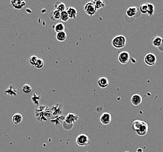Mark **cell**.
<instances>
[{"label":"cell","mask_w":163,"mask_h":152,"mask_svg":"<svg viewBox=\"0 0 163 152\" xmlns=\"http://www.w3.org/2000/svg\"><path fill=\"white\" fill-rule=\"evenodd\" d=\"M132 128L135 130L136 133L140 136H145L148 130V127L147 124L140 120H136L132 123Z\"/></svg>","instance_id":"cell-1"},{"label":"cell","mask_w":163,"mask_h":152,"mask_svg":"<svg viewBox=\"0 0 163 152\" xmlns=\"http://www.w3.org/2000/svg\"><path fill=\"white\" fill-rule=\"evenodd\" d=\"M126 44V38L123 35H117L112 41V46L116 49H122Z\"/></svg>","instance_id":"cell-2"},{"label":"cell","mask_w":163,"mask_h":152,"mask_svg":"<svg viewBox=\"0 0 163 152\" xmlns=\"http://www.w3.org/2000/svg\"><path fill=\"white\" fill-rule=\"evenodd\" d=\"M84 11L85 13L89 16L95 15L98 11L93 1H89L84 5Z\"/></svg>","instance_id":"cell-3"},{"label":"cell","mask_w":163,"mask_h":152,"mask_svg":"<svg viewBox=\"0 0 163 152\" xmlns=\"http://www.w3.org/2000/svg\"><path fill=\"white\" fill-rule=\"evenodd\" d=\"M76 142L78 146L81 147H84L90 144V140L87 135L82 133L77 136Z\"/></svg>","instance_id":"cell-4"},{"label":"cell","mask_w":163,"mask_h":152,"mask_svg":"<svg viewBox=\"0 0 163 152\" xmlns=\"http://www.w3.org/2000/svg\"><path fill=\"white\" fill-rule=\"evenodd\" d=\"M145 63L148 66H153L157 62V56L152 53H147L144 59Z\"/></svg>","instance_id":"cell-5"},{"label":"cell","mask_w":163,"mask_h":152,"mask_svg":"<svg viewBox=\"0 0 163 152\" xmlns=\"http://www.w3.org/2000/svg\"><path fill=\"white\" fill-rule=\"evenodd\" d=\"M130 56L128 52L123 51L118 55V61L122 65H126L130 61Z\"/></svg>","instance_id":"cell-6"},{"label":"cell","mask_w":163,"mask_h":152,"mask_svg":"<svg viewBox=\"0 0 163 152\" xmlns=\"http://www.w3.org/2000/svg\"><path fill=\"white\" fill-rule=\"evenodd\" d=\"M79 119V116L74 113H69L65 117V122L68 124H73Z\"/></svg>","instance_id":"cell-7"},{"label":"cell","mask_w":163,"mask_h":152,"mask_svg":"<svg viewBox=\"0 0 163 152\" xmlns=\"http://www.w3.org/2000/svg\"><path fill=\"white\" fill-rule=\"evenodd\" d=\"M100 121L103 125H107L112 121V116L109 112H104L101 115Z\"/></svg>","instance_id":"cell-8"},{"label":"cell","mask_w":163,"mask_h":152,"mask_svg":"<svg viewBox=\"0 0 163 152\" xmlns=\"http://www.w3.org/2000/svg\"><path fill=\"white\" fill-rule=\"evenodd\" d=\"M143 102V98L142 97L138 94H135L133 95L131 97V103L134 106H139Z\"/></svg>","instance_id":"cell-9"},{"label":"cell","mask_w":163,"mask_h":152,"mask_svg":"<svg viewBox=\"0 0 163 152\" xmlns=\"http://www.w3.org/2000/svg\"><path fill=\"white\" fill-rule=\"evenodd\" d=\"M138 12V9L136 7H130L126 11V16L128 18H134Z\"/></svg>","instance_id":"cell-10"},{"label":"cell","mask_w":163,"mask_h":152,"mask_svg":"<svg viewBox=\"0 0 163 152\" xmlns=\"http://www.w3.org/2000/svg\"><path fill=\"white\" fill-rule=\"evenodd\" d=\"M69 17L70 19H76L77 17V14L78 12L76 8L72 7H69V8H66V10Z\"/></svg>","instance_id":"cell-11"},{"label":"cell","mask_w":163,"mask_h":152,"mask_svg":"<svg viewBox=\"0 0 163 152\" xmlns=\"http://www.w3.org/2000/svg\"><path fill=\"white\" fill-rule=\"evenodd\" d=\"M51 21H57L60 20L61 18V12L57 9L53 10L49 15Z\"/></svg>","instance_id":"cell-12"},{"label":"cell","mask_w":163,"mask_h":152,"mask_svg":"<svg viewBox=\"0 0 163 152\" xmlns=\"http://www.w3.org/2000/svg\"><path fill=\"white\" fill-rule=\"evenodd\" d=\"M11 3L12 5L13 6V7L17 9H22L26 5V2L24 1H20V0L11 1Z\"/></svg>","instance_id":"cell-13"},{"label":"cell","mask_w":163,"mask_h":152,"mask_svg":"<svg viewBox=\"0 0 163 152\" xmlns=\"http://www.w3.org/2000/svg\"><path fill=\"white\" fill-rule=\"evenodd\" d=\"M98 84L99 87H101V88H106L109 86V81L106 77H102L98 80Z\"/></svg>","instance_id":"cell-14"},{"label":"cell","mask_w":163,"mask_h":152,"mask_svg":"<svg viewBox=\"0 0 163 152\" xmlns=\"http://www.w3.org/2000/svg\"><path fill=\"white\" fill-rule=\"evenodd\" d=\"M152 44L154 47H157L159 48V47L161 46V45L162 44L163 42V39L159 36H155L153 39H152Z\"/></svg>","instance_id":"cell-15"},{"label":"cell","mask_w":163,"mask_h":152,"mask_svg":"<svg viewBox=\"0 0 163 152\" xmlns=\"http://www.w3.org/2000/svg\"><path fill=\"white\" fill-rule=\"evenodd\" d=\"M23 119L22 115L20 113H15L12 117V121L15 125H19L22 122Z\"/></svg>","instance_id":"cell-16"},{"label":"cell","mask_w":163,"mask_h":152,"mask_svg":"<svg viewBox=\"0 0 163 152\" xmlns=\"http://www.w3.org/2000/svg\"><path fill=\"white\" fill-rule=\"evenodd\" d=\"M56 39L58 42H63L65 41L66 39H67V33L65 32V31L57 33Z\"/></svg>","instance_id":"cell-17"},{"label":"cell","mask_w":163,"mask_h":152,"mask_svg":"<svg viewBox=\"0 0 163 152\" xmlns=\"http://www.w3.org/2000/svg\"><path fill=\"white\" fill-rule=\"evenodd\" d=\"M55 9L58 10L60 12L66 11V7L65 4L62 2H57L55 4Z\"/></svg>","instance_id":"cell-18"},{"label":"cell","mask_w":163,"mask_h":152,"mask_svg":"<svg viewBox=\"0 0 163 152\" xmlns=\"http://www.w3.org/2000/svg\"><path fill=\"white\" fill-rule=\"evenodd\" d=\"M53 28L54 29V31L57 33L65 31V26L64 24L63 23H61V22H59V23H58L55 24V25L53 26Z\"/></svg>","instance_id":"cell-19"},{"label":"cell","mask_w":163,"mask_h":152,"mask_svg":"<svg viewBox=\"0 0 163 152\" xmlns=\"http://www.w3.org/2000/svg\"><path fill=\"white\" fill-rule=\"evenodd\" d=\"M93 2L94 3V4L95 5V7L97 9V10L106 7V3H105L104 1H103L102 0L93 1Z\"/></svg>","instance_id":"cell-20"},{"label":"cell","mask_w":163,"mask_h":152,"mask_svg":"<svg viewBox=\"0 0 163 152\" xmlns=\"http://www.w3.org/2000/svg\"><path fill=\"white\" fill-rule=\"evenodd\" d=\"M148 5V11H147V15L151 17L154 15V11H155V7L154 5L151 3H147Z\"/></svg>","instance_id":"cell-21"},{"label":"cell","mask_w":163,"mask_h":152,"mask_svg":"<svg viewBox=\"0 0 163 152\" xmlns=\"http://www.w3.org/2000/svg\"><path fill=\"white\" fill-rule=\"evenodd\" d=\"M139 10L140 11V12L143 14H147V11H148V5H147V3L145 4H143L140 5Z\"/></svg>","instance_id":"cell-22"},{"label":"cell","mask_w":163,"mask_h":152,"mask_svg":"<svg viewBox=\"0 0 163 152\" xmlns=\"http://www.w3.org/2000/svg\"><path fill=\"white\" fill-rule=\"evenodd\" d=\"M69 19L70 18H69L66 11H64V12H61V18H60V20H61L62 21L64 22H67V21H69Z\"/></svg>","instance_id":"cell-23"},{"label":"cell","mask_w":163,"mask_h":152,"mask_svg":"<svg viewBox=\"0 0 163 152\" xmlns=\"http://www.w3.org/2000/svg\"><path fill=\"white\" fill-rule=\"evenodd\" d=\"M22 89L23 92L25 94H29L32 91V87L28 84H24Z\"/></svg>","instance_id":"cell-24"},{"label":"cell","mask_w":163,"mask_h":152,"mask_svg":"<svg viewBox=\"0 0 163 152\" xmlns=\"http://www.w3.org/2000/svg\"><path fill=\"white\" fill-rule=\"evenodd\" d=\"M37 68L40 69L42 68L43 66H44V61L42 59H38V60L37 61L35 65H34Z\"/></svg>","instance_id":"cell-25"},{"label":"cell","mask_w":163,"mask_h":152,"mask_svg":"<svg viewBox=\"0 0 163 152\" xmlns=\"http://www.w3.org/2000/svg\"><path fill=\"white\" fill-rule=\"evenodd\" d=\"M38 58L37 56H32L30 57L29 61V63L32 65H35L37 61L38 60Z\"/></svg>","instance_id":"cell-26"},{"label":"cell","mask_w":163,"mask_h":152,"mask_svg":"<svg viewBox=\"0 0 163 152\" xmlns=\"http://www.w3.org/2000/svg\"><path fill=\"white\" fill-rule=\"evenodd\" d=\"M161 46H163V44H162L161 45ZM160 51H162V52H163V47H159L158 48Z\"/></svg>","instance_id":"cell-27"},{"label":"cell","mask_w":163,"mask_h":152,"mask_svg":"<svg viewBox=\"0 0 163 152\" xmlns=\"http://www.w3.org/2000/svg\"><path fill=\"white\" fill-rule=\"evenodd\" d=\"M137 152H143V149L142 148H139L137 150Z\"/></svg>","instance_id":"cell-28"},{"label":"cell","mask_w":163,"mask_h":152,"mask_svg":"<svg viewBox=\"0 0 163 152\" xmlns=\"http://www.w3.org/2000/svg\"></svg>","instance_id":"cell-29"},{"label":"cell","mask_w":163,"mask_h":152,"mask_svg":"<svg viewBox=\"0 0 163 152\" xmlns=\"http://www.w3.org/2000/svg\"></svg>","instance_id":"cell-30"}]
</instances>
